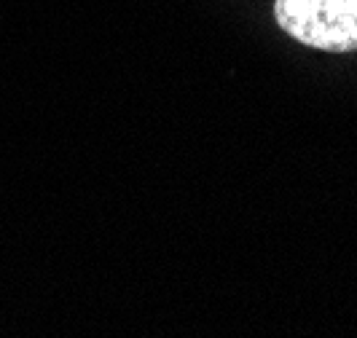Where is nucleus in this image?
Here are the masks:
<instances>
[{"instance_id": "obj_1", "label": "nucleus", "mask_w": 357, "mask_h": 338, "mask_svg": "<svg viewBox=\"0 0 357 338\" xmlns=\"http://www.w3.org/2000/svg\"><path fill=\"white\" fill-rule=\"evenodd\" d=\"M274 19L312 49L357 52V0H277Z\"/></svg>"}]
</instances>
